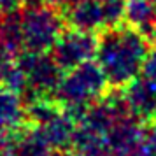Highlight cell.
<instances>
[{
  "label": "cell",
  "instance_id": "cell-1",
  "mask_svg": "<svg viewBox=\"0 0 156 156\" xmlns=\"http://www.w3.org/2000/svg\"><path fill=\"white\" fill-rule=\"evenodd\" d=\"M149 55L147 37L133 27L109 28L97 42L95 58L107 83L128 86L144 69Z\"/></svg>",
  "mask_w": 156,
  "mask_h": 156
},
{
  "label": "cell",
  "instance_id": "cell-2",
  "mask_svg": "<svg viewBox=\"0 0 156 156\" xmlns=\"http://www.w3.org/2000/svg\"><path fill=\"white\" fill-rule=\"evenodd\" d=\"M107 83L98 63L88 60L69 70L56 86L58 98L67 107H86L102 95Z\"/></svg>",
  "mask_w": 156,
  "mask_h": 156
},
{
  "label": "cell",
  "instance_id": "cell-3",
  "mask_svg": "<svg viewBox=\"0 0 156 156\" xmlns=\"http://www.w3.org/2000/svg\"><path fill=\"white\" fill-rule=\"evenodd\" d=\"M23 48L27 51H46L53 48L62 35V20L55 9L30 5L20 14Z\"/></svg>",
  "mask_w": 156,
  "mask_h": 156
},
{
  "label": "cell",
  "instance_id": "cell-4",
  "mask_svg": "<svg viewBox=\"0 0 156 156\" xmlns=\"http://www.w3.org/2000/svg\"><path fill=\"white\" fill-rule=\"evenodd\" d=\"M16 69L20 70L23 88L32 86L35 91H46L60 83V67L53 58L44 56V51H27L20 56Z\"/></svg>",
  "mask_w": 156,
  "mask_h": 156
},
{
  "label": "cell",
  "instance_id": "cell-5",
  "mask_svg": "<svg viewBox=\"0 0 156 156\" xmlns=\"http://www.w3.org/2000/svg\"><path fill=\"white\" fill-rule=\"evenodd\" d=\"M95 51H97V41L88 32L83 30L67 32L58 37V41L53 46V60L60 69L70 70L91 60V56H95Z\"/></svg>",
  "mask_w": 156,
  "mask_h": 156
},
{
  "label": "cell",
  "instance_id": "cell-6",
  "mask_svg": "<svg viewBox=\"0 0 156 156\" xmlns=\"http://www.w3.org/2000/svg\"><path fill=\"white\" fill-rule=\"evenodd\" d=\"M126 104L132 112L140 118H156V79L146 74H139L128 84Z\"/></svg>",
  "mask_w": 156,
  "mask_h": 156
},
{
  "label": "cell",
  "instance_id": "cell-7",
  "mask_svg": "<svg viewBox=\"0 0 156 156\" xmlns=\"http://www.w3.org/2000/svg\"><path fill=\"white\" fill-rule=\"evenodd\" d=\"M23 118V107L14 90H0V133L20 125Z\"/></svg>",
  "mask_w": 156,
  "mask_h": 156
},
{
  "label": "cell",
  "instance_id": "cell-8",
  "mask_svg": "<svg viewBox=\"0 0 156 156\" xmlns=\"http://www.w3.org/2000/svg\"><path fill=\"white\" fill-rule=\"evenodd\" d=\"M142 74H146V76H149V77L156 79V48L149 51L147 60H146L144 69H142Z\"/></svg>",
  "mask_w": 156,
  "mask_h": 156
},
{
  "label": "cell",
  "instance_id": "cell-9",
  "mask_svg": "<svg viewBox=\"0 0 156 156\" xmlns=\"http://www.w3.org/2000/svg\"><path fill=\"white\" fill-rule=\"evenodd\" d=\"M9 70H11V63L7 62V48L0 42V81H5Z\"/></svg>",
  "mask_w": 156,
  "mask_h": 156
},
{
  "label": "cell",
  "instance_id": "cell-10",
  "mask_svg": "<svg viewBox=\"0 0 156 156\" xmlns=\"http://www.w3.org/2000/svg\"><path fill=\"white\" fill-rule=\"evenodd\" d=\"M147 144L151 146V149H153V153L156 154V118H154V123H153V128H151V132H149Z\"/></svg>",
  "mask_w": 156,
  "mask_h": 156
},
{
  "label": "cell",
  "instance_id": "cell-11",
  "mask_svg": "<svg viewBox=\"0 0 156 156\" xmlns=\"http://www.w3.org/2000/svg\"><path fill=\"white\" fill-rule=\"evenodd\" d=\"M5 11H9V9L5 7L4 0H0V23H2V20H4V16H5Z\"/></svg>",
  "mask_w": 156,
  "mask_h": 156
},
{
  "label": "cell",
  "instance_id": "cell-12",
  "mask_svg": "<svg viewBox=\"0 0 156 156\" xmlns=\"http://www.w3.org/2000/svg\"><path fill=\"white\" fill-rule=\"evenodd\" d=\"M0 156H12V153H11L9 149H2L0 147Z\"/></svg>",
  "mask_w": 156,
  "mask_h": 156
},
{
  "label": "cell",
  "instance_id": "cell-13",
  "mask_svg": "<svg viewBox=\"0 0 156 156\" xmlns=\"http://www.w3.org/2000/svg\"><path fill=\"white\" fill-rule=\"evenodd\" d=\"M147 2H154V4H156V0H147Z\"/></svg>",
  "mask_w": 156,
  "mask_h": 156
}]
</instances>
